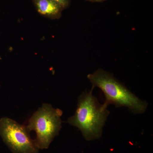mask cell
<instances>
[{"label":"cell","instance_id":"1","mask_svg":"<svg viewBox=\"0 0 153 153\" xmlns=\"http://www.w3.org/2000/svg\"><path fill=\"white\" fill-rule=\"evenodd\" d=\"M94 87L88 92H83L78 99L77 107L74 115L67 123L76 127L87 140L99 138L110 111L100 104L92 94Z\"/></svg>","mask_w":153,"mask_h":153},{"label":"cell","instance_id":"2","mask_svg":"<svg viewBox=\"0 0 153 153\" xmlns=\"http://www.w3.org/2000/svg\"><path fill=\"white\" fill-rule=\"evenodd\" d=\"M87 78L93 87H98L104 93L105 100L102 105L105 107L110 104L117 108L125 107L134 114H143L146 110L148 102L134 94L111 73L100 68L88 74Z\"/></svg>","mask_w":153,"mask_h":153},{"label":"cell","instance_id":"3","mask_svg":"<svg viewBox=\"0 0 153 153\" xmlns=\"http://www.w3.org/2000/svg\"><path fill=\"white\" fill-rule=\"evenodd\" d=\"M63 111L49 104L44 103L36 111L26 126L28 131L36 132L35 140L39 149H47L62 127L61 117Z\"/></svg>","mask_w":153,"mask_h":153},{"label":"cell","instance_id":"4","mask_svg":"<svg viewBox=\"0 0 153 153\" xmlns=\"http://www.w3.org/2000/svg\"><path fill=\"white\" fill-rule=\"evenodd\" d=\"M26 126L8 117L0 119V136L13 153H38L35 140L31 138Z\"/></svg>","mask_w":153,"mask_h":153},{"label":"cell","instance_id":"5","mask_svg":"<svg viewBox=\"0 0 153 153\" xmlns=\"http://www.w3.org/2000/svg\"><path fill=\"white\" fill-rule=\"evenodd\" d=\"M33 2L38 13L50 19H59L64 9L58 3L52 0H33Z\"/></svg>","mask_w":153,"mask_h":153},{"label":"cell","instance_id":"6","mask_svg":"<svg viewBox=\"0 0 153 153\" xmlns=\"http://www.w3.org/2000/svg\"><path fill=\"white\" fill-rule=\"evenodd\" d=\"M52 1L58 3L64 9L67 7L69 5V0H52Z\"/></svg>","mask_w":153,"mask_h":153},{"label":"cell","instance_id":"7","mask_svg":"<svg viewBox=\"0 0 153 153\" xmlns=\"http://www.w3.org/2000/svg\"><path fill=\"white\" fill-rule=\"evenodd\" d=\"M92 2H97V0H88Z\"/></svg>","mask_w":153,"mask_h":153},{"label":"cell","instance_id":"8","mask_svg":"<svg viewBox=\"0 0 153 153\" xmlns=\"http://www.w3.org/2000/svg\"><path fill=\"white\" fill-rule=\"evenodd\" d=\"M104 1H105V0H97V2H101Z\"/></svg>","mask_w":153,"mask_h":153}]
</instances>
